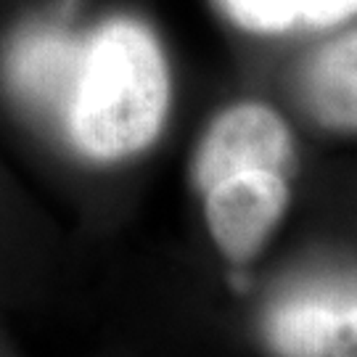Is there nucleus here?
<instances>
[{"instance_id": "obj_1", "label": "nucleus", "mask_w": 357, "mask_h": 357, "mask_svg": "<svg viewBox=\"0 0 357 357\" xmlns=\"http://www.w3.org/2000/svg\"><path fill=\"white\" fill-rule=\"evenodd\" d=\"M169 112V69L149 26L114 16L85 38L64 135L93 162H122L146 151Z\"/></svg>"}, {"instance_id": "obj_2", "label": "nucleus", "mask_w": 357, "mask_h": 357, "mask_svg": "<svg viewBox=\"0 0 357 357\" xmlns=\"http://www.w3.org/2000/svg\"><path fill=\"white\" fill-rule=\"evenodd\" d=\"M294 162L289 125L265 103H236L209 125L193 159V180L204 193L236 172L273 169L286 175Z\"/></svg>"}, {"instance_id": "obj_3", "label": "nucleus", "mask_w": 357, "mask_h": 357, "mask_svg": "<svg viewBox=\"0 0 357 357\" xmlns=\"http://www.w3.org/2000/svg\"><path fill=\"white\" fill-rule=\"evenodd\" d=\"M85 38L61 26L32 24L11 40L3 77L11 96L32 114L64 128Z\"/></svg>"}, {"instance_id": "obj_4", "label": "nucleus", "mask_w": 357, "mask_h": 357, "mask_svg": "<svg viewBox=\"0 0 357 357\" xmlns=\"http://www.w3.org/2000/svg\"><path fill=\"white\" fill-rule=\"evenodd\" d=\"M289 206V180L273 169L236 172L204 191L206 228L220 252L243 262L262 249Z\"/></svg>"}, {"instance_id": "obj_5", "label": "nucleus", "mask_w": 357, "mask_h": 357, "mask_svg": "<svg viewBox=\"0 0 357 357\" xmlns=\"http://www.w3.org/2000/svg\"><path fill=\"white\" fill-rule=\"evenodd\" d=\"M265 328L281 357H357V286L291 294L270 310Z\"/></svg>"}, {"instance_id": "obj_6", "label": "nucleus", "mask_w": 357, "mask_h": 357, "mask_svg": "<svg viewBox=\"0 0 357 357\" xmlns=\"http://www.w3.org/2000/svg\"><path fill=\"white\" fill-rule=\"evenodd\" d=\"M299 98L323 128L357 132V26L307 56Z\"/></svg>"}, {"instance_id": "obj_7", "label": "nucleus", "mask_w": 357, "mask_h": 357, "mask_svg": "<svg viewBox=\"0 0 357 357\" xmlns=\"http://www.w3.org/2000/svg\"><path fill=\"white\" fill-rule=\"evenodd\" d=\"M233 24L259 35L286 32L296 26L294 0H217Z\"/></svg>"}, {"instance_id": "obj_8", "label": "nucleus", "mask_w": 357, "mask_h": 357, "mask_svg": "<svg viewBox=\"0 0 357 357\" xmlns=\"http://www.w3.org/2000/svg\"><path fill=\"white\" fill-rule=\"evenodd\" d=\"M296 26H323L339 24L357 16V0H294Z\"/></svg>"}]
</instances>
